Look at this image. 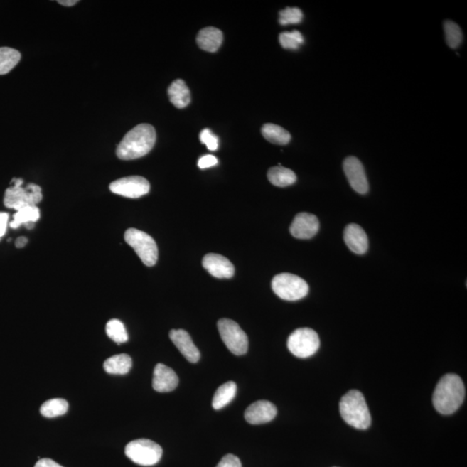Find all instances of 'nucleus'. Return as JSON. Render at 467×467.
I'll return each instance as SVG.
<instances>
[{"label":"nucleus","mask_w":467,"mask_h":467,"mask_svg":"<svg viewBox=\"0 0 467 467\" xmlns=\"http://www.w3.org/2000/svg\"><path fill=\"white\" fill-rule=\"evenodd\" d=\"M125 241L141 258L144 264L153 267L157 263L159 250L154 238L137 229H129L124 235Z\"/></svg>","instance_id":"obj_5"},{"label":"nucleus","mask_w":467,"mask_h":467,"mask_svg":"<svg viewBox=\"0 0 467 467\" xmlns=\"http://www.w3.org/2000/svg\"><path fill=\"white\" fill-rule=\"evenodd\" d=\"M217 467H242V463L235 455L227 454L218 463Z\"/></svg>","instance_id":"obj_32"},{"label":"nucleus","mask_w":467,"mask_h":467,"mask_svg":"<svg viewBox=\"0 0 467 467\" xmlns=\"http://www.w3.org/2000/svg\"><path fill=\"white\" fill-rule=\"evenodd\" d=\"M21 54L9 47L0 48V75H6L18 65Z\"/></svg>","instance_id":"obj_25"},{"label":"nucleus","mask_w":467,"mask_h":467,"mask_svg":"<svg viewBox=\"0 0 467 467\" xmlns=\"http://www.w3.org/2000/svg\"><path fill=\"white\" fill-rule=\"evenodd\" d=\"M267 178L272 185L278 187L292 186L297 181L296 174L292 170L281 166L270 168L267 173Z\"/></svg>","instance_id":"obj_22"},{"label":"nucleus","mask_w":467,"mask_h":467,"mask_svg":"<svg viewBox=\"0 0 467 467\" xmlns=\"http://www.w3.org/2000/svg\"><path fill=\"white\" fill-rule=\"evenodd\" d=\"M178 377L173 369L158 363L154 371L153 387L159 393L171 392L177 388Z\"/></svg>","instance_id":"obj_15"},{"label":"nucleus","mask_w":467,"mask_h":467,"mask_svg":"<svg viewBox=\"0 0 467 467\" xmlns=\"http://www.w3.org/2000/svg\"><path fill=\"white\" fill-rule=\"evenodd\" d=\"M302 19V11L296 7H287L279 13V22L281 26L297 25Z\"/></svg>","instance_id":"obj_30"},{"label":"nucleus","mask_w":467,"mask_h":467,"mask_svg":"<svg viewBox=\"0 0 467 467\" xmlns=\"http://www.w3.org/2000/svg\"><path fill=\"white\" fill-rule=\"evenodd\" d=\"M133 362L127 354H119L107 358L104 362L103 368L107 373L113 375H126L129 372Z\"/></svg>","instance_id":"obj_21"},{"label":"nucleus","mask_w":467,"mask_h":467,"mask_svg":"<svg viewBox=\"0 0 467 467\" xmlns=\"http://www.w3.org/2000/svg\"><path fill=\"white\" fill-rule=\"evenodd\" d=\"M170 338L187 360L193 363L199 361L200 353H199L197 346L194 345L193 339L186 331L181 329L171 330L170 331Z\"/></svg>","instance_id":"obj_16"},{"label":"nucleus","mask_w":467,"mask_h":467,"mask_svg":"<svg viewBox=\"0 0 467 467\" xmlns=\"http://www.w3.org/2000/svg\"><path fill=\"white\" fill-rule=\"evenodd\" d=\"M58 3L63 6H73L78 1L77 0H59Z\"/></svg>","instance_id":"obj_37"},{"label":"nucleus","mask_w":467,"mask_h":467,"mask_svg":"<svg viewBox=\"0 0 467 467\" xmlns=\"http://www.w3.org/2000/svg\"><path fill=\"white\" fill-rule=\"evenodd\" d=\"M68 409H69V404L67 401L60 398L51 399L43 403L40 409V413L43 417L54 418L66 414Z\"/></svg>","instance_id":"obj_26"},{"label":"nucleus","mask_w":467,"mask_h":467,"mask_svg":"<svg viewBox=\"0 0 467 467\" xmlns=\"http://www.w3.org/2000/svg\"><path fill=\"white\" fill-rule=\"evenodd\" d=\"M272 289L284 301H295L306 296L309 286L304 279L289 273L277 274L272 281Z\"/></svg>","instance_id":"obj_4"},{"label":"nucleus","mask_w":467,"mask_h":467,"mask_svg":"<svg viewBox=\"0 0 467 467\" xmlns=\"http://www.w3.org/2000/svg\"><path fill=\"white\" fill-rule=\"evenodd\" d=\"M112 193L129 198H139L150 190V183L141 176H131L112 182L109 186Z\"/></svg>","instance_id":"obj_10"},{"label":"nucleus","mask_w":467,"mask_h":467,"mask_svg":"<svg viewBox=\"0 0 467 467\" xmlns=\"http://www.w3.org/2000/svg\"><path fill=\"white\" fill-rule=\"evenodd\" d=\"M444 30L446 43L452 49H456L461 45L463 34L460 26L451 20H448L444 23Z\"/></svg>","instance_id":"obj_28"},{"label":"nucleus","mask_w":467,"mask_h":467,"mask_svg":"<svg viewBox=\"0 0 467 467\" xmlns=\"http://www.w3.org/2000/svg\"><path fill=\"white\" fill-rule=\"evenodd\" d=\"M319 222L316 215L301 213L294 218L290 226V232L297 239H311L318 233Z\"/></svg>","instance_id":"obj_12"},{"label":"nucleus","mask_w":467,"mask_h":467,"mask_svg":"<svg viewBox=\"0 0 467 467\" xmlns=\"http://www.w3.org/2000/svg\"><path fill=\"white\" fill-rule=\"evenodd\" d=\"M170 102L177 109H185L190 102V92L181 79L175 80L168 87Z\"/></svg>","instance_id":"obj_20"},{"label":"nucleus","mask_w":467,"mask_h":467,"mask_svg":"<svg viewBox=\"0 0 467 467\" xmlns=\"http://www.w3.org/2000/svg\"><path fill=\"white\" fill-rule=\"evenodd\" d=\"M321 345L318 335L313 329L299 328L290 335L287 347L295 357L306 358L317 353Z\"/></svg>","instance_id":"obj_9"},{"label":"nucleus","mask_w":467,"mask_h":467,"mask_svg":"<svg viewBox=\"0 0 467 467\" xmlns=\"http://www.w3.org/2000/svg\"><path fill=\"white\" fill-rule=\"evenodd\" d=\"M106 333L112 340L121 345L129 340L125 326L119 319H111L107 323Z\"/></svg>","instance_id":"obj_27"},{"label":"nucleus","mask_w":467,"mask_h":467,"mask_svg":"<svg viewBox=\"0 0 467 467\" xmlns=\"http://www.w3.org/2000/svg\"><path fill=\"white\" fill-rule=\"evenodd\" d=\"M237 386L230 381L219 387L214 394L213 407L215 410L222 409L233 400L237 394Z\"/></svg>","instance_id":"obj_23"},{"label":"nucleus","mask_w":467,"mask_h":467,"mask_svg":"<svg viewBox=\"0 0 467 467\" xmlns=\"http://www.w3.org/2000/svg\"><path fill=\"white\" fill-rule=\"evenodd\" d=\"M339 411L344 421L357 429H367L371 424V417L365 398L360 391L350 390L342 397Z\"/></svg>","instance_id":"obj_3"},{"label":"nucleus","mask_w":467,"mask_h":467,"mask_svg":"<svg viewBox=\"0 0 467 467\" xmlns=\"http://www.w3.org/2000/svg\"><path fill=\"white\" fill-rule=\"evenodd\" d=\"M223 36L220 30L207 27L199 31L197 43L199 48L208 52H215L221 47Z\"/></svg>","instance_id":"obj_18"},{"label":"nucleus","mask_w":467,"mask_h":467,"mask_svg":"<svg viewBox=\"0 0 467 467\" xmlns=\"http://www.w3.org/2000/svg\"><path fill=\"white\" fill-rule=\"evenodd\" d=\"M344 171L351 188L358 193L365 195L369 191V183L360 161L350 156L344 162Z\"/></svg>","instance_id":"obj_11"},{"label":"nucleus","mask_w":467,"mask_h":467,"mask_svg":"<svg viewBox=\"0 0 467 467\" xmlns=\"http://www.w3.org/2000/svg\"><path fill=\"white\" fill-rule=\"evenodd\" d=\"M203 267L218 279H230L235 274V267L230 259L218 254H206L203 259Z\"/></svg>","instance_id":"obj_14"},{"label":"nucleus","mask_w":467,"mask_h":467,"mask_svg":"<svg viewBox=\"0 0 467 467\" xmlns=\"http://www.w3.org/2000/svg\"><path fill=\"white\" fill-rule=\"evenodd\" d=\"M155 142L154 127L150 124H139L129 131L119 142L117 154L122 161H133L150 153Z\"/></svg>","instance_id":"obj_1"},{"label":"nucleus","mask_w":467,"mask_h":467,"mask_svg":"<svg viewBox=\"0 0 467 467\" xmlns=\"http://www.w3.org/2000/svg\"><path fill=\"white\" fill-rule=\"evenodd\" d=\"M28 243V239L26 237H18L17 239V241H16L15 245L16 247H19V249H21V247H26V245Z\"/></svg>","instance_id":"obj_36"},{"label":"nucleus","mask_w":467,"mask_h":467,"mask_svg":"<svg viewBox=\"0 0 467 467\" xmlns=\"http://www.w3.org/2000/svg\"><path fill=\"white\" fill-rule=\"evenodd\" d=\"M262 134L267 141L277 145H286L291 141V134L283 127L275 124L267 123L262 127Z\"/></svg>","instance_id":"obj_24"},{"label":"nucleus","mask_w":467,"mask_h":467,"mask_svg":"<svg viewBox=\"0 0 467 467\" xmlns=\"http://www.w3.org/2000/svg\"><path fill=\"white\" fill-rule=\"evenodd\" d=\"M344 239L347 247L355 254H363L368 250V237L362 227L355 223L345 227Z\"/></svg>","instance_id":"obj_17"},{"label":"nucleus","mask_w":467,"mask_h":467,"mask_svg":"<svg viewBox=\"0 0 467 467\" xmlns=\"http://www.w3.org/2000/svg\"><path fill=\"white\" fill-rule=\"evenodd\" d=\"M281 45L286 50H297L304 43V38L299 31H285L279 34Z\"/></svg>","instance_id":"obj_29"},{"label":"nucleus","mask_w":467,"mask_h":467,"mask_svg":"<svg viewBox=\"0 0 467 467\" xmlns=\"http://www.w3.org/2000/svg\"><path fill=\"white\" fill-rule=\"evenodd\" d=\"M41 187L29 183L26 188L23 186H11L6 190L4 203L9 209L16 211L27 206H37L42 201Z\"/></svg>","instance_id":"obj_8"},{"label":"nucleus","mask_w":467,"mask_h":467,"mask_svg":"<svg viewBox=\"0 0 467 467\" xmlns=\"http://www.w3.org/2000/svg\"><path fill=\"white\" fill-rule=\"evenodd\" d=\"M277 409L272 402L262 400L251 404L245 411V420L253 425L264 424L277 417Z\"/></svg>","instance_id":"obj_13"},{"label":"nucleus","mask_w":467,"mask_h":467,"mask_svg":"<svg viewBox=\"0 0 467 467\" xmlns=\"http://www.w3.org/2000/svg\"><path fill=\"white\" fill-rule=\"evenodd\" d=\"M8 220H9V215L0 213V238L3 237L6 232Z\"/></svg>","instance_id":"obj_34"},{"label":"nucleus","mask_w":467,"mask_h":467,"mask_svg":"<svg viewBox=\"0 0 467 467\" xmlns=\"http://www.w3.org/2000/svg\"><path fill=\"white\" fill-rule=\"evenodd\" d=\"M34 467H63L58 464L57 462L50 460V458H42L37 462Z\"/></svg>","instance_id":"obj_35"},{"label":"nucleus","mask_w":467,"mask_h":467,"mask_svg":"<svg viewBox=\"0 0 467 467\" xmlns=\"http://www.w3.org/2000/svg\"><path fill=\"white\" fill-rule=\"evenodd\" d=\"M200 141L203 144L208 147L210 151H217L219 146V139L218 136L211 131L209 129H203L201 131Z\"/></svg>","instance_id":"obj_31"},{"label":"nucleus","mask_w":467,"mask_h":467,"mask_svg":"<svg viewBox=\"0 0 467 467\" xmlns=\"http://www.w3.org/2000/svg\"><path fill=\"white\" fill-rule=\"evenodd\" d=\"M466 396L464 383L455 374H446L434 390V409L442 414H452L460 409Z\"/></svg>","instance_id":"obj_2"},{"label":"nucleus","mask_w":467,"mask_h":467,"mask_svg":"<svg viewBox=\"0 0 467 467\" xmlns=\"http://www.w3.org/2000/svg\"><path fill=\"white\" fill-rule=\"evenodd\" d=\"M218 163V159L213 155L208 154L203 156L199 159L198 166L200 169L210 168V167L217 166Z\"/></svg>","instance_id":"obj_33"},{"label":"nucleus","mask_w":467,"mask_h":467,"mask_svg":"<svg viewBox=\"0 0 467 467\" xmlns=\"http://www.w3.org/2000/svg\"><path fill=\"white\" fill-rule=\"evenodd\" d=\"M40 218V210L38 206H27L19 210L14 215V220L10 222L11 229H18L20 226L25 225L26 229L33 230L35 223Z\"/></svg>","instance_id":"obj_19"},{"label":"nucleus","mask_w":467,"mask_h":467,"mask_svg":"<svg viewBox=\"0 0 467 467\" xmlns=\"http://www.w3.org/2000/svg\"><path fill=\"white\" fill-rule=\"evenodd\" d=\"M219 333L227 349L237 356L247 353L249 338L237 322L222 318L218 323Z\"/></svg>","instance_id":"obj_7"},{"label":"nucleus","mask_w":467,"mask_h":467,"mask_svg":"<svg viewBox=\"0 0 467 467\" xmlns=\"http://www.w3.org/2000/svg\"><path fill=\"white\" fill-rule=\"evenodd\" d=\"M125 453L135 464L150 466L161 461L163 450L161 446L153 441L139 439L127 445Z\"/></svg>","instance_id":"obj_6"}]
</instances>
